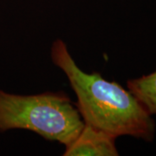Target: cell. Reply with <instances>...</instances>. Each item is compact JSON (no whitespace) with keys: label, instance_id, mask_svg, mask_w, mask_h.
Instances as JSON below:
<instances>
[{"label":"cell","instance_id":"2","mask_svg":"<svg viewBox=\"0 0 156 156\" xmlns=\"http://www.w3.org/2000/svg\"><path fill=\"white\" fill-rule=\"evenodd\" d=\"M83 126L77 108L62 91L18 95L0 90V132L26 129L67 147Z\"/></svg>","mask_w":156,"mask_h":156},{"label":"cell","instance_id":"4","mask_svg":"<svg viewBox=\"0 0 156 156\" xmlns=\"http://www.w3.org/2000/svg\"><path fill=\"white\" fill-rule=\"evenodd\" d=\"M128 89L151 115H156V70L128 81Z\"/></svg>","mask_w":156,"mask_h":156},{"label":"cell","instance_id":"1","mask_svg":"<svg viewBox=\"0 0 156 156\" xmlns=\"http://www.w3.org/2000/svg\"><path fill=\"white\" fill-rule=\"evenodd\" d=\"M50 56L54 64L67 76L76 95V108L84 123L115 138L130 135L147 141L153 140L155 123L129 90L115 82L107 81L99 73L83 72L61 39L53 43Z\"/></svg>","mask_w":156,"mask_h":156},{"label":"cell","instance_id":"3","mask_svg":"<svg viewBox=\"0 0 156 156\" xmlns=\"http://www.w3.org/2000/svg\"><path fill=\"white\" fill-rule=\"evenodd\" d=\"M116 138L84 123L76 138L66 147L64 156H116Z\"/></svg>","mask_w":156,"mask_h":156}]
</instances>
